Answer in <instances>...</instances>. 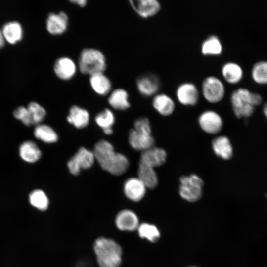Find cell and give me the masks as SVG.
Returning a JSON list of instances; mask_svg holds the SVG:
<instances>
[{
    "label": "cell",
    "instance_id": "obj_1",
    "mask_svg": "<svg viewBox=\"0 0 267 267\" xmlns=\"http://www.w3.org/2000/svg\"><path fill=\"white\" fill-rule=\"evenodd\" d=\"M93 152L101 167L113 175H121L129 168V161L127 157L116 152L113 145L108 141H98Z\"/></svg>",
    "mask_w": 267,
    "mask_h": 267
},
{
    "label": "cell",
    "instance_id": "obj_2",
    "mask_svg": "<svg viewBox=\"0 0 267 267\" xmlns=\"http://www.w3.org/2000/svg\"><path fill=\"white\" fill-rule=\"evenodd\" d=\"M93 250L100 267H120L122 263V249L114 240L100 237L95 240Z\"/></svg>",
    "mask_w": 267,
    "mask_h": 267
},
{
    "label": "cell",
    "instance_id": "obj_3",
    "mask_svg": "<svg viewBox=\"0 0 267 267\" xmlns=\"http://www.w3.org/2000/svg\"><path fill=\"white\" fill-rule=\"evenodd\" d=\"M261 95L244 88L234 90L231 95V102L235 115L238 118L248 117L254 112L255 106L262 102Z\"/></svg>",
    "mask_w": 267,
    "mask_h": 267
},
{
    "label": "cell",
    "instance_id": "obj_4",
    "mask_svg": "<svg viewBox=\"0 0 267 267\" xmlns=\"http://www.w3.org/2000/svg\"><path fill=\"white\" fill-rule=\"evenodd\" d=\"M128 140L130 146L137 151L142 152L154 146L155 140L148 118L142 117L136 120L134 128L129 132Z\"/></svg>",
    "mask_w": 267,
    "mask_h": 267
},
{
    "label": "cell",
    "instance_id": "obj_5",
    "mask_svg": "<svg viewBox=\"0 0 267 267\" xmlns=\"http://www.w3.org/2000/svg\"><path fill=\"white\" fill-rule=\"evenodd\" d=\"M78 67L84 74L90 76L103 73L106 68V58L103 53L94 48H85L79 58Z\"/></svg>",
    "mask_w": 267,
    "mask_h": 267
},
{
    "label": "cell",
    "instance_id": "obj_6",
    "mask_svg": "<svg viewBox=\"0 0 267 267\" xmlns=\"http://www.w3.org/2000/svg\"><path fill=\"white\" fill-rule=\"evenodd\" d=\"M179 194L184 200L194 202L201 197L204 182L196 174L183 176L179 178Z\"/></svg>",
    "mask_w": 267,
    "mask_h": 267
},
{
    "label": "cell",
    "instance_id": "obj_7",
    "mask_svg": "<svg viewBox=\"0 0 267 267\" xmlns=\"http://www.w3.org/2000/svg\"><path fill=\"white\" fill-rule=\"evenodd\" d=\"M201 91L207 101L211 103H216L223 98L225 87L219 78L214 76H209L203 80Z\"/></svg>",
    "mask_w": 267,
    "mask_h": 267
},
{
    "label": "cell",
    "instance_id": "obj_8",
    "mask_svg": "<svg viewBox=\"0 0 267 267\" xmlns=\"http://www.w3.org/2000/svg\"><path fill=\"white\" fill-rule=\"evenodd\" d=\"M95 160V158L93 151L84 147H81L69 160L67 167L72 174L77 175L81 169L91 167Z\"/></svg>",
    "mask_w": 267,
    "mask_h": 267
},
{
    "label": "cell",
    "instance_id": "obj_9",
    "mask_svg": "<svg viewBox=\"0 0 267 267\" xmlns=\"http://www.w3.org/2000/svg\"><path fill=\"white\" fill-rule=\"evenodd\" d=\"M198 123L204 132L211 134L220 132L223 125L220 115L213 110L203 112L199 116Z\"/></svg>",
    "mask_w": 267,
    "mask_h": 267
},
{
    "label": "cell",
    "instance_id": "obj_10",
    "mask_svg": "<svg viewBox=\"0 0 267 267\" xmlns=\"http://www.w3.org/2000/svg\"><path fill=\"white\" fill-rule=\"evenodd\" d=\"M176 94L178 102L184 106L195 105L199 99V91L191 82H184L177 88Z\"/></svg>",
    "mask_w": 267,
    "mask_h": 267
},
{
    "label": "cell",
    "instance_id": "obj_11",
    "mask_svg": "<svg viewBox=\"0 0 267 267\" xmlns=\"http://www.w3.org/2000/svg\"><path fill=\"white\" fill-rule=\"evenodd\" d=\"M147 188L138 177H131L124 182L123 190L125 196L134 202L141 200L145 195Z\"/></svg>",
    "mask_w": 267,
    "mask_h": 267
},
{
    "label": "cell",
    "instance_id": "obj_12",
    "mask_svg": "<svg viewBox=\"0 0 267 267\" xmlns=\"http://www.w3.org/2000/svg\"><path fill=\"white\" fill-rule=\"evenodd\" d=\"M129 2L133 9L143 18L154 16L161 8L157 0H130Z\"/></svg>",
    "mask_w": 267,
    "mask_h": 267
},
{
    "label": "cell",
    "instance_id": "obj_13",
    "mask_svg": "<svg viewBox=\"0 0 267 267\" xmlns=\"http://www.w3.org/2000/svg\"><path fill=\"white\" fill-rule=\"evenodd\" d=\"M68 20V16L64 11L58 13H50L46 19V29L51 35H61L67 29Z\"/></svg>",
    "mask_w": 267,
    "mask_h": 267
},
{
    "label": "cell",
    "instance_id": "obj_14",
    "mask_svg": "<svg viewBox=\"0 0 267 267\" xmlns=\"http://www.w3.org/2000/svg\"><path fill=\"white\" fill-rule=\"evenodd\" d=\"M115 222L118 229L123 231H134L139 225L137 215L130 209L120 211L116 215Z\"/></svg>",
    "mask_w": 267,
    "mask_h": 267
},
{
    "label": "cell",
    "instance_id": "obj_15",
    "mask_svg": "<svg viewBox=\"0 0 267 267\" xmlns=\"http://www.w3.org/2000/svg\"><path fill=\"white\" fill-rule=\"evenodd\" d=\"M136 85L138 92L141 95L148 97L156 94L159 89L160 83L156 76L146 74L137 79Z\"/></svg>",
    "mask_w": 267,
    "mask_h": 267
},
{
    "label": "cell",
    "instance_id": "obj_16",
    "mask_svg": "<svg viewBox=\"0 0 267 267\" xmlns=\"http://www.w3.org/2000/svg\"><path fill=\"white\" fill-rule=\"evenodd\" d=\"M56 76L61 80H69L72 79L77 71L75 62L68 57H61L56 60L53 65Z\"/></svg>",
    "mask_w": 267,
    "mask_h": 267
},
{
    "label": "cell",
    "instance_id": "obj_17",
    "mask_svg": "<svg viewBox=\"0 0 267 267\" xmlns=\"http://www.w3.org/2000/svg\"><path fill=\"white\" fill-rule=\"evenodd\" d=\"M167 157L165 150L153 146L142 152L139 162L155 168L164 164Z\"/></svg>",
    "mask_w": 267,
    "mask_h": 267
},
{
    "label": "cell",
    "instance_id": "obj_18",
    "mask_svg": "<svg viewBox=\"0 0 267 267\" xmlns=\"http://www.w3.org/2000/svg\"><path fill=\"white\" fill-rule=\"evenodd\" d=\"M152 104L154 109L163 116L171 115L175 109L174 101L165 93L156 94L153 98Z\"/></svg>",
    "mask_w": 267,
    "mask_h": 267
},
{
    "label": "cell",
    "instance_id": "obj_19",
    "mask_svg": "<svg viewBox=\"0 0 267 267\" xmlns=\"http://www.w3.org/2000/svg\"><path fill=\"white\" fill-rule=\"evenodd\" d=\"M19 155L25 162L33 163L41 158L42 152L35 142L26 140L23 142L19 146Z\"/></svg>",
    "mask_w": 267,
    "mask_h": 267
},
{
    "label": "cell",
    "instance_id": "obj_20",
    "mask_svg": "<svg viewBox=\"0 0 267 267\" xmlns=\"http://www.w3.org/2000/svg\"><path fill=\"white\" fill-rule=\"evenodd\" d=\"M137 177L149 189L155 188L158 183V178L155 168L139 162Z\"/></svg>",
    "mask_w": 267,
    "mask_h": 267
},
{
    "label": "cell",
    "instance_id": "obj_21",
    "mask_svg": "<svg viewBox=\"0 0 267 267\" xmlns=\"http://www.w3.org/2000/svg\"><path fill=\"white\" fill-rule=\"evenodd\" d=\"M89 120V114L84 108L77 105L72 106L67 117V121L78 129L86 127Z\"/></svg>",
    "mask_w": 267,
    "mask_h": 267
},
{
    "label": "cell",
    "instance_id": "obj_22",
    "mask_svg": "<svg viewBox=\"0 0 267 267\" xmlns=\"http://www.w3.org/2000/svg\"><path fill=\"white\" fill-rule=\"evenodd\" d=\"M108 102L112 108L116 110H125L130 107L129 94L122 88L113 90L108 97Z\"/></svg>",
    "mask_w": 267,
    "mask_h": 267
},
{
    "label": "cell",
    "instance_id": "obj_23",
    "mask_svg": "<svg viewBox=\"0 0 267 267\" xmlns=\"http://www.w3.org/2000/svg\"><path fill=\"white\" fill-rule=\"evenodd\" d=\"M89 83L93 91L100 95L107 94L111 91L112 88L110 79L103 73L90 76Z\"/></svg>",
    "mask_w": 267,
    "mask_h": 267
},
{
    "label": "cell",
    "instance_id": "obj_24",
    "mask_svg": "<svg viewBox=\"0 0 267 267\" xmlns=\"http://www.w3.org/2000/svg\"><path fill=\"white\" fill-rule=\"evenodd\" d=\"M213 150L216 155L227 160L232 155V148L228 138L224 136L215 138L212 142Z\"/></svg>",
    "mask_w": 267,
    "mask_h": 267
},
{
    "label": "cell",
    "instance_id": "obj_25",
    "mask_svg": "<svg viewBox=\"0 0 267 267\" xmlns=\"http://www.w3.org/2000/svg\"><path fill=\"white\" fill-rule=\"evenodd\" d=\"M2 32L5 40L11 44H15L21 41L23 36V28L17 21H11L4 24Z\"/></svg>",
    "mask_w": 267,
    "mask_h": 267
},
{
    "label": "cell",
    "instance_id": "obj_26",
    "mask_svg": "<svg viewBox=\"0 0 267 267\" xmlns=\"http://www.w3.org/2000/svg\"><path fill=\"white\" fill-rule=\"evenodd\" d=\"M222 74L226 82L230 84H236L242 78L243 72L239 64L233 62H228L222 66Z\"/></svg>",
    "mask_w": 267,
    "mask_h": 267
},
{
    "label": "cell",
    "instance_id": "obj_27",
    "mask_svg": "<svg viewBox=\"0 0 267 267\" xmlns=\"http://www.w3.org/2000/svg\"><path fill=\"white\" fill-rule=\"evenodd\" d=\"M222 51V43L216 35L208 37L201 45V52L203 55H218L221 54Z\"/></svg>",
    "mask_w": 267,
    "mask_h": 267
},
{
    "label": "cell",
    "instance_id": "obj_28",
    "mask_svg": "<svg viewBox=\"0 0 267 267\" xmlns=\"http://www.w3.org/2000/svg\"><path fill=\"white\" fill-rule=\"evenodd\" d=\"M34 134L36 138L45 143H54L58 140V135L55 131L50 126L45 124L36 125Z\"/></svg>",
    "mask_w": 267,
    "mask_h": 267
},
{
    "label": "cell",
    "instance_id": "obj_29",
    "mask_svg": "<svg viewBox=\"0 0 267 267\" xmlns=\"http://www.w3.org/2000/svg\"><path fill=\"white\" fill-rule=\"evenodd\" d=\"M30 204L36 209L44 211L47 209L49 205V200L46 194L41 189L32 191L29 195Z\"/></svg>",
    "mask_w": 267,
    "mask_h": 267
},
{
    "label": "cell",
    "instance_id": "obj_30",
    "mask_svg": "<svg viewBox=\"0 0 267 267\" xmlns=\"http://www.w3.org/2000/svg\"><path fill=\"white\" fill-rule=\"evenodd\" d=\"M137 230L141 238L151 242L157 241L160 236V233L157 227L148 223L144 222L139 224Z\"/></svg>",
    "mask_w": 267,
    "mask_h": 267
},
{
    "label": "cell",
    "instance_id": "obj_31",
    "mask_svg": "<svg viewBox=\"0 0 267 267\" xmlns=\"http://www.w3.org/2000/svg\"><path fill=\"white\" fill-rule=\"evenodd\" d=\"M253 80L260 84H267V61H260L254 64L251 70Z\"/></svg>",
    "mask_w": 267,
    "mask_h": 267
},
{
    "label": "cell",
    "instance_id": "obj_32",
    "mask_svg": "<svg viewBox=\"0 0 267 267\" xmlns=\"http://www.w3.org/2000/svg\"><path fill=\"white\" fill-rule=\"evenodd\" d=\"M27 108L30 113L33 125L40 124L46 115L45 109L38 103L34 101L30 102Z\"/></svg>",
    "mask_w": 267,
    "mask_h": 267
},
{
    "label": "cell",
    "instance_id": "obj_33",
    "mask_svg": "<svg viewBox=\"0 0 267 267\" xmlns=\"http://www.w3.org/2000/svg\"><path fill=\"white\" fill-rule=\"evenodd\" d=\"M95 121L103 130L107 128H112L115 122L114 115L111 110L105 109L96 116Z\"/></svg>",
    "mask_w": 267,
    "mask_h": 267
},
{
    "label": "cell",
    "instance_id": "obj_34",
    "mask_svg": "<svg viewBox=\"0 0 267 267\" xmlns=\"http://www.w3.org/2000/svg\"><path fill=\"white\" fill-rule=\"evenodd\" d=\"M13 116L26 126L33 125L30 113L26 107L21 106L16 108L13 111Z\"/></svg>",
    "mask_w": 267,
    "mask_h": 267
},
{
    "label": "cell",
    "instance_id": "obj_35",
    "mask_svg": "<svg viewBox=\"0 0 267 267\" xmlns=\"http://www.w3.org/2000/svg\"><path fill=\"white\" fill-rule=\"evenodd\" d=\"M70 2L74 4L78 5L81 7H85L87 3V0H70Z\"/></svg>",
    "mask_w": 267,
    "mask_h": 267
},
{
    "label": "cell",
    "instance_id": "obj_36",
    "mask_svg": "<svg viewBox=\"0 0 267 267\" xmlns=\"http://www.w3.org/2000/svg\"><path fill=\"white\" fill-rule=\"evenodd\" d=\"M5 39L3 36L2 30L0 29V49L2 48L4 45Z\"/></svg>",
    "mask_w": 267,
    "mask_h": 267
},
{
    "label": "cell",
    "instance_id": "obj_37",
    "mask_svg": "<svg viewBox=\"0 0 267 267\" xmlns=\"http://www.w3.org/2000/svg\"><path fill=\"white\" fill-rule=\"evenodd\" d=\"M103 132L107 135L111 134L113 133L112 128H107L103 130Z\"/></svg>",
    "mask_w": 267,
    "mask_h": 267
},
{
    "label": "cell",
    "instance_id": "obj_38",
    "mask_svg": "<svg viewBox=\"0 0 267 267\" xmlns=\"http://www.w3.org/2000/svg\"><path fill=\"white\" fill-rule=\"evenodd\" d=\"M263 110L265 115L267 119V102L264 105Z\"/></svg>",
    "mask_w": 267,
    "mask_h": 267
},
{
    "label": "cell",
    "instance_id": "obj_39",
    "mask_svg": "<svg viewBox=\"0 0 267 267\" xmlns=\"http://www.w3.org/2000/svg\"><path fill=\"white\" fill-rule=\"evenodd\" d=\"M195 267V266H191V267Z\"/></svg>",
    "mask_w": 267,
    "mask_h": 267
}]
</instances>
